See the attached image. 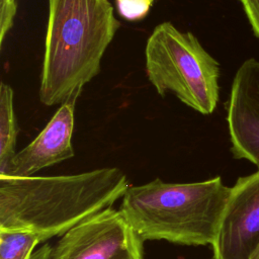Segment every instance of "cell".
<instances>
[{
    "label": "cell",
    "mask_w": 259,
    "mask_h": 259,
    "mask_svg": "<svg viewBox=\"0 0 259 259\" xmlns=\"http://www.w3.org/2000/svg\"><path fill=\"white\" fill-rule=\"evenodd\" d=\"M116 167L58 176H0V230L26 231L42 242L111 207L128 188Z\"/></svg>",
    "instance_id": "6da1fadb"
},
{
    "label": "cell",
    "mask_w": 259,
    "mask_h": 259,
    "mask_svg": "<svg viewBox=\"0 0 259 259\" xmlns=\"http://www.w3.org/2000/svg\"><path fill=\"white\" fill-rule=\"evenodd\" d=\"M119 26L109 0H49L39 101L62 104L96 77Z\"/></svg>",
    "instance_id": "7a4b0ae2"
},
{
    "label": "cell",
    "mask_w": 259,
    "mask_h": 259,
    "mask_svg": "<svg viewBox=\"0 0 259 259\" xmlns=\"http://www.w3.org/2000/svg\"><path fill=\"white\" fill-rule=\"evenodd\" d=\"M231 194L217 176L199 182L168 183L159 178L130 186L120 210L145 242L212 246Z\"/></svg>",
    "instance_id": "3957f363"
},
{
    "label": "cell",
    "mask_w": 259,
    "mask_h": 259,
    "mask_svg": "<svg viewBox=\"0 0 259 259\" xmlns=\"http://www.w3.org/2000/svg\"><path fill=\"white\" fill-rule=\"evenodd\" d=\"M146 72L161 96L169 91L201 114H210L219 101V63L191 32L171 22L158 24L149 36Z\"/></svg>",
    "instance_id": "277c9868"
},
{
    "label": "cell",
    "mask_w": 259,
    "mask_h": 259,
    "mask_svg": "<svg viewBox=\"0 0 259 259\" xmlns=\"http://www.w3.org/2000/svg\"><path fill=\"white\" fill-rule=\"evenodd\" d=\"M50 259H144V241L120 209L108 207L66 232Z\"/></svg>",
    "instance_id": "5b68a950"
},
{
    "label": "cell",
    "mask_w": 259,
    "mask_h": 259,
    "mask_svg": "<svg viewBox=\"0 0 259 259\" xmlns=\"http://www.w3.org/2000/svg\"><path fill=\"white\" fill-rule=\"evenodd\" d=\"M259 244V170L231 187L213 243L214 259H249Z\"/></svg>",
    "instance_id": "8992f818"
},
{
    "label": "cell",
    "mask_w": 259,
    "mask_h": 259,
    "mask_svg": "<svg viewBox=\"0 0 259 259\" xmlns=\"http://www.w3.org/2000/svg\"><path fill=\"white\" fill-rule=\"evenodd\" d=\"M227 112L234 157L250 161L259 170V61L247 60L238 69Z\"/></svg>",
    "instance_id": "52a82bcc"
},
{
    "label": "cell",
    "mask_w": 259,
    "mask_h": 259,
    "mask_svg": "<svg viewBox=\"0 0 259 259\" xmlns=\"http://www.w3.org/2000/svg\"><path fill=\"white\" fill-rule=\"evenodd\" d=\"M82 88L74 90L61 104L37 137L17 152L8 168L0 176L27 177L39 170L74 157L72 136L76 102Z\"/></svg>",
    "instance_id": "ba28073f"
},
{
    "label": "cell",
    "mask_w": 259,
    "mask_h": 259,
    "mask_svg": "<svg viewBox=\"0 0 259 259\" xmlns=\"http://www.w3.org/2000/svg\"><path fill=\"white\" fill-rule=\"evenodd\" d=\"M17 122L13 107V90L4 82L0 85V174L14 158L17 140Z\"/></svg>",
    "instance_id": "9c48e42d"
},
{
    "label": "cell",
    "mask_w": 259,
    "mask_h": 259,
    "mask_svg": "<svg viewBox=\"0 0 259 259\" xmlns=\"http://www.w3.org/2000/svg\"><path fill=\"white\" fill-rule=\"evenodd\" d=\"M41 242L40 237L31 232L0 230V259H27Z\"/></svg>",
    "instance_id": "30bf717a"
},
{
    "label": "cell",
    "mask_w": 259,
    "mask_h": 259,
    "mask_svg": "<svg viewBox=\"0 0 259 259\" xmlns=\"http://www.w3.org/2000/svg\"><path fill=\"white\" fill-rule=\"evenodd\" d=\"M155 0H115L118 13L126 20H141L149 12Z\"/></svg>",
    "instance_id": "8fae6325"
},
{
    "label": "cell",
    "mask_w": 259,
    "mask_h": 259,
    "mask_svg": "<svg viewBox=\"0 0 259 259\" xmlns=\"http://www.w3.org/2000/svg\"><path fill=\"white\" fill-rule=\"evenodd\" d=\"M17 11V0H0V47L13 26Z\"/></svg>",
    "instance_id": "7c38bea8"
},
{
    "label": "cell",
    "mask_w": 259,
    "mask_h": 259,
    "mask_svg": "<svg viewBox=\"0 0 259 259\" xmlns=\"http://www.w3.org/2000/svg\"><path fill=\"white\" fill-rule=\"evenodd\" d=\"M255 35L259 38V0H239Z\"/></svg>",
    "instance_id": "4fadbf2b"
},
{
    "label": "cell",
    "mask_w": 259,
    "mask_h": 259,
    "mask_svg": "<svg viewBox=\"0 0 259 259\" xmlns=\"http://www.w3.org/2000/svg\"><path fill=\"white\" fill-rule=\"evenodd\" d=\"M52 248L49 244H44L40 248L34 250L27 259H50Z\"/></svg>",
    "instance_id": "5bb4252c"
},
{
    "label": "cell",
    "mask_w": 259,
    "mask_h": 259,
    "mask_svg": "<svg viewBox=\"0 0 259 259\" xmlns=\"http://www.w3.org/2000/svg\"><path fill=\"white\" fill-rule=\"evenodd\" d=\"M249 259H259V244L257 245V247L254 249V251L252 252V254L250 255Z\"/></svg>",
    "instance_id": "9a60e30c"
},
{
    "label": "cell",
    "mask_w": 259,
    "mask_h": 259,
    "mask_svg": "<svg viewBox=\"0 0 259 259\" xmlns=\"http://www.w3.org/2000/svg\"><path fill=\"white\" fill-rule=\"evenodd\" d=\"M209 259H214V258H213V257H211V258H209Z\"/></svg>",
    "instance_id": "2e32d148"
}]
</instances>
